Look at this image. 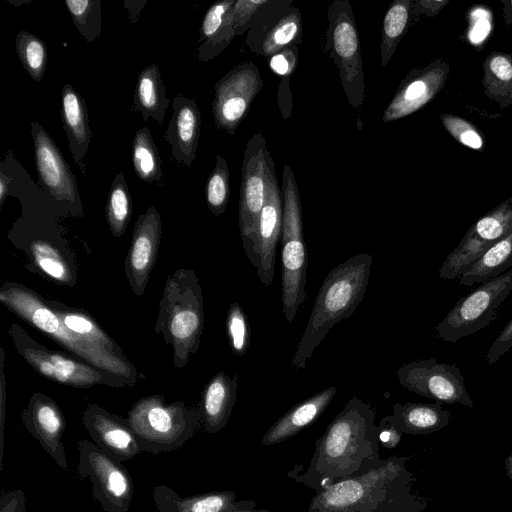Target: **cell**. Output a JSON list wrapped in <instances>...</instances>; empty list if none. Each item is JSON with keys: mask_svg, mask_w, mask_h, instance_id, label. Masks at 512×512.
Masks as SVG:
<instances>
[{"mask_svg": "<svg viewBox=\"0 0 512 512\" xmlns=\"http://www.w3.org/2000/svg\"><path fill=\"white\" fill-rule=\"evenodd\" d=\"M374 407L352 397L316 440L308 467L296 465L287 475L316 493L339 480L379 467L380 429Z\"/></svg>", "mask_w": 512, "mask_h": 512, "instance_id": "1", "label": "cell"}, {"mask_svg": "<svg viewBox=\"0 0 512 512\" xmlns=\"http://www.w3.org/2000/svg\"><path fill=\"white\" fill-rule=\"evenodd\" d=\"M407 460L391 456L370 472L337 481L313 496L308 512H416Z\"/></svg>", "mask_w": 512, "mask_h": 512, "instance_id": "2", "label": "cell"}, {"mask_svg": "<svg viewBox=\"0 0 512 512\" xmlns=\"http://www.w3.org/2000/svg\"><path fill=\"white\" fill-rule=\"evenodd\" d=\"M372 262L371 254L360 253L327 274L292 358V367L296 370L306 367L315 349L334 325L356 311L368 286Z\"/></svg>", "mask_w": 512, "mask_h": 512, "instance_id": "3", "label": "cell"}, {"mask_svg": "<svg viewBox=\"0 0 512 512\" xmlns=\"http://www.w3.org/2000/svg\"><path fill=\"white\" fill-rule=\"evenodd\" d=\"M203 327L199 279L193 269L179 268L166 280L154 328L172 347L175 367L186 366L189 357L198 351Z\"/></svg>", "mask_w": 512, "mask_h": 512, "instance_id": "4", "label": "cell"}, {"mask_svg": "<svg viewBox=\"0 0 512 512\" xmlns=\"http://www.w3.org/2000/svg\"><path fill=\"white\" fill-rule=\"evenodd\" d=\"M127 419L141 451L155 455L181 448L202 426L199 408L167 404L162 395L139 399Z\"/></svg>", "mask_w": 512, "mask_h": 512, "instance_id": "5", "label": "cell"}, {"mask_svg": "<svg viewBox=\"0 0 512 512\" xmlns=\"http://www.w3.org/2000/svg\"><path fill=\"white\" fill-rule=\"evenodd\" d=\"M282 180V311L287 322L292 323L306 299L307 258L299 189L288 164L284 165Z\"/></svg>", "mask_w": 512, "mask_h": 512, "instance_id": "6", "label": "cell"}, {"mask_svg": "<svg viewBox=\"0 0 512 512\" xmlns=\"http://www.w3.org/2000/svg\"><path fill=\"white\" fill-rule=\"evenodd\" d=\"M328 28L324 51L338 68L341 87L354 110L365 98L361 45L352 7L348 0H335L327 9Z\"/></svg>", "mask_w": 512, "mask_h": 512, "instance_id": "7", "label": "cell"}, {"mask_svg": "<svg viewBox=\"0 0 512 512\" xmlns=\"http://www.w3.org/2000/svg\"><path fill=\"white\" fill-rule=\"evenodd\" d=\"M0 302L19 318L50 337L76 357L114 375L110 364L89 345L71 333L47 301L34 290L19 283L4 282L0 288Z\"/></svg>", "mask_w": 512, "mask_h": 512, "instance_id": "8", "label": "cell"}, {"mask_svg": "<svg viewBox=\"0 0 512 512\" xmlns=\"http://www.w3.org/2000/svg\"><path fill=\"white\" fill-rule=\"evenodd\" d=\"M9 335L17 353L43 377L75 388L104 384L120 388L127 385L115 375L59 351H52L33 339L21 326L12 324Z\"/></svg>", "mask_w": 512, "mask_h": 512, "instance_id": "9", "label": "cell"}, {"mask_svg": "<svg viewBox=\"0 0 512 512\" xmlns=\"http://www.w3.org/2000/svg\"><path fill=\"white\" fill-rule=\"evenodd\" d=\"M512 290V268L481 283L460 298L435 330L440 339L456 343L490 325L501 303Z\"/></svg>", "mask_w": 512, "mask_h": 512, "instance_id": "10", "label": "cell"}, {"mask_svg": "<svg viewBox=\"0 0 512 512\" xmlns=\"http://www.w3.org/2000/svg\"><path fill=\"white\" fill-rule=\"evenodd\" d=\"M275 163L261 132L246 143L241 167L239 197V230L246 253L254 239L260 212L264 205L269 179Z\"/></svg>", "mask_w": 512, "mask_h": 512, "instance_id": "11", "label": "cell"}, {"mask_svg": "<svg viewBox=\"0 0 512 512\" xmlns=\"http://www.w3.org/2000/svg\"><path fill=\"white\" fill-rule=\"evenodd\" d=\"M79 459L77 476L89 478L92 496L104 512H128L134 493L130 473L94 442L80 440L77 443Z\"/></svg>", "mask_w": 512, "mask_h": 512, "instance_id": "12", "label": "cell"}, {"mask_svg": "<svg viewBox=\"0 0 512 512\" xmlns=\"http://www.w3.org/2000/svg\"><path fill=\"white\" fill-rule=\"evenodd\" d=\"M302 16L292 0H268L250 23L246 45L263 57L302 42Z\"/></svg>", "mask_w": 512, "mask_h": 512, "instance_id": "13", "label": "cell"}, {"mask_svg": "<svg viewBox=\"0 0 512 512\" xmlns=\"http://www.w3.org/2000/svg\"><path fill=\"white\" fill-rule=\"evenodd\" d=\"M262 87L260 71L250 61L237 64L221 77L215 84L212 102L216 128L233 136Z\"/></svg>", "mask_w": 512, "mask_h": 512, "instance_id": "14", "label": "cell"}, {"mask_svg": "<svg viewBox=\"0 0 512 512\" xmlns=\"http://www.w3.org/2000/svg\"><path fill=\"white\" fill-rule=\"evenodd\" d=\"M512 231V196L479 218L450 252L439 269L442 279L454 280L493 244Z\"/></svg>", "mask_w": 512, "mask_h": 512, "instance_id": "15", "label": "cell"}, {"mask_svg": "<svg viewBox=\"0 0 512 512\" xmlns=\"http://www.w3.org/2000/svg\"><path fill=\"white\" fill-rule=\"evenodd\" d=\"M396 374L402 387L420 396L440 404L473 406L464 376L455 364L438 363L430 357L403 364Z\"/></svg>", "mask_w": 512, "mask_h": 512, "instance_id": "16", "label": "cell"}, {"mask_svg": "<svg viewBox=\"0 0 512 512\" xmlns=\"http://www.w3.org/2000/svg\"><path fill=\"white\" fill-rule=\"evenodd\" d=\"M47 303L71 333L110 364L115 376L131 387L135 385L138 376L136 368L90 314L59 301L48 300Z\"/></svg>", "mask_w": 512, "mask_h": 512, "instance_id": "17", "label": "cell"}, {"mask_svg": "<svg viewBox=\"0 0 512 512\" xmlns=\"http://www.w3.org/2000/svg\"><path fill=\"white\" fill-rule=\"evenodd\" d=\"M283 201L276 171L269 179L268 193L259 215L256 233L245 253L256 268L262 284L270 286L274 279L276 249L282 233Z\"/></svg>", "mask_w": 512, "mask_h": 512, "instance_id": "18", "label": "cell"}, {"mask_svg": "<svg viewBox=\"0 0 512 512\" xmlns=\"http://www.w3.org/2000/svg\"><path fill=\"white\" fill-rule=\"evenodd\" d=\"M448 76L449 64L440 58L409 71L385 108L382 121L392 122L420 110L442 90Z\"/></svg>", "mask_w": 512, "mask_h": 512, "instance_id": "19", "label": "cell"}, {"mask_svg": "<svg viewBox=\"0 0 512 512\" xmlns=\"http://www.w3.org/2000/svg\"><path fill=\"white\" fill-rule=\"evenodd\" d=\"M162 223L159 212L150 206L135 225L124 270L133 293L144 294L150 274L156 263L160 246Z\"/></svg>", "mask_w": 512, "mask_h": 512, "instance_id": "20", "label": "cell"}, {"mask_svg": "<svg viewBox=\"0 0 512 512\" xmlns=\"http://www.w3.org/2000/svg\"><path fill=\"white\" fill-rule=\"evenodd\" d=\"M31 135L40 184L58 201L81 206L75 175L51 136L36 121L31 122Z\"/></svg>", "mask_w": 512, "mask_h": 512, "instance_id": "21", "label": "cell"}, {"mask_svg": "<svg viewBox=\"0 0 512 512\" xmlns=\"http://www.w3.org/2000/svg\"><path fill=\"white\" fill-rule=\"evenodd\" d=\"M21 419L26 430L46 453L60 468L67 470L68 463L62 443L66 420L59 405L44 393L35 392L22 410Z\"/></svg>", "mask_w": 512, "mask_h": 512, "instance_id": "22", "label": "cell"}, {"mask_svg": "<svg viewBox=\"0 0 512 512\" xmlns=\"http://www.w3.org/2000/svg\"><path fill=\"white\" fill-rule=\"evenodd\" d=\"M82 422L95 445L118 462L142 452L127 418L110 413L98 404H89Z\"/></svg>", "mask_w": 512, "mask_h": 512, "instance_id": "23", "label": "cell"}, {"mask_svg": "<svg viewBox=\"0 0 512 512\" xmlns=\"http://www.w3.org/2000/svg\"><path fill=\"white\" fill-rule=\"evenodd\" d=\"M172 116L165 132L174 159L187 167L193 164L199 144L201 113L195 100L179 93L172 101Z\"/></svg>", "mask_w": 512, "mask_h": 512, "instance_id": "24", "label": "cell"}, {"mask_svg": "<svg viewBox=\"0 0 512 512\" xmlns=\"http://www.w3.org/2000/svg\"><path fill=\"white\" fill-rule=\"evenodd\" d=\"M152 496L159 512H230L252 510L257 505L253 500H237L233 491H212L181 497L166 485L156 486Z\"/></svg>", "mask_w": 512, "mask_h": 512, "instance_id": "25", "label": "cell"}, {"mask_svg": "<svg viewBox=\"0 0 512 512\" xmlns=\"http://www.w3.org/2000/svg\"><path fill=\"white\" fill-rule=\"evenodd\" d=\"M336 393L337 388L331 386L294 405L266 431L261 444L270 446L282 443L311 426L330 405Z\"/></svg>", "mask_w": 512, "mask_h": 512, "instance_id": "26", "label": "cell"}, {"mask_svg": "<svg viewBox=\"0 0 512 512\" xmlns=\"http://www.w3.org/2000/svg\"><path fill=\"white\" fill-rule=\"evenodd\" d=\"M238 377L223 371L215 374L205 385L199 405L202 427L214 434L222 430L233 410L237 398Z\"/></svg>", "mask_w": 512, "mask_h": 512, "instance_id": "27", "label": "cell"}, {"mask_svg": "<svg viewBox=\"0 0 512 512\" xmlns=\"http://www.w3.org/2000/svg\"><path fill=\"white\" fill-rule=\"evenodd\" d=\"M61 119L74 162L83 169L91 141L88 110L83 97L70 84L62 88Z\"/></svg>", "mask_w": 512, "mask_h": 512, "instance_id": "28", "label": "cell"}, {"mask_svg": "<svg viewBox=\"0 0 512 512\" xmlns=\"http://www.w3.org/2000/svg\"><path fill=\"white\" fill-rule=\"evenodd\" d=\"M234 3L235 0L214 3L205 13L199 30V61L207 62L218 56L236 36L231 16Z\"/></svg>", "mask_w": 512, "mask_h": 512, "instance_id": "29", "label": "cell"}, {"mask_svg": "<svg viewBox=\"0 0 512 512\" xmlns=\"http://www.w3.org/2000/svg\"><path fill=\"white\" fill-rule=\"evenodd\" d=\"M382 419L401 434H427L445 426L450 412L440 403H395L393 413Z\"/></svg>", "mask_w": 512, "mask_h": 512, "instance_id": "30", "label": "cell"}, {"mask_svg": "<svg viewBox=\"0 0 512 512\" xmlns=\"http://www.w3.org/2000/svg\"><path fill=\"white\" fill-rule=\"evenodd\" d=\"M134 105L145 121L149 118L163 124L169 99L161 72L156 64L146 66L138 75Z\"/></svg>", "mask_w": 512, "mask_h": 512, "instance_id": "31", "label": "cell"}, {"mask_svg": "<svg viewBox=\"0 0 512 512\" xmlns=\"http://www.w3.org/2000/svg\"><path fill=\"white\" fill-rule=\"evenodd\" d=\"M512 268V231L490 246L468 270L458 277V284L473 286L496 278Z\"/></svg>", "mask_w": 512, "mask_h": 512, "instance_id": "32", "label": "cell"}, {"mask_svg": "<svg viewBox=\"0 0 512 512\" xmlns=\"http://www.w3.org/2000/svg\"><path fill=\"white\" fill-rule=\"evenodd\" d=\"M482 85L486 96L501 108L512 105V53L493 51L487 55Z\"/></svg>", "mask_w": 512, "mask_h": 512, "instance_id": "33", "label": "cell"}, {"mask_svg": "<svg viewBox=\"0 0 512 512\" xmlns=\"http://www.w3.org/2000/svg\"><path fill=\"white\" fill-rule=\"evenodd\" d=\"M411 5V0H394L384 15L380 42V64L382 67L388 65L408 29Z\"/></svg>", "mask_w": 512, "mask_h": 512, "instance_id": "34", "label": "cell"}, {"mask_svg": "<svg viewBox=\"0 0 512 512\" xmlns=\"http://www.w3.org/2000/svg\"><path fill=\"white\" fill-rule=\"evenodd\" d=\"M132 163L138 178L144 182L160 181L162 160L147 127L139 129L132 143Z\"/></svg>", "mask_w": 512, "mask_h": 512, "instance_id": "35", "label": "cell"}, {"mask_svg": "<svg viewBox=\"0 0 512 512\" xmlns=\"http://www.w3.org/2000/svg\"><path fill=\"white\" fill-rule=\"evenodd\" d=\"M132 215V198L127 187L124 175L118 173L110 186L105 216L107 224L113 236L124 235Z\"/></svg>", "mask_w": 512, "mask_h": 512, "instance_id": "36", "label": "cell"}, {"mask_svg": "<svg viewBox=\"0 0 512 512\" xmlns=\"http://www.w3.org/2000/svg\"><path fill=\"white\" fill-rule=\"evenodd\" d=\"M29 250L31 260L45 275L63 285H74L76 277L71 266L53 244L34 240Z\"/></svg>", "mask_w": 512, "mask_h": 512, "instance_id": "37", "label": "cell"}, {"mask_svg": "<svg viewBox=\"0 0 512 512\" xmlns=\"http://www.w3.org/2000/svg\"><path fill=\"white\" fill-rule=\"evenodd\" d=\"M18 59L30 77L39 82L42 80L48 62V49L46 44L37 36L20 31L15 39Z\"/></svg>", "mask_w": 512, "mask_h": 512, "instance_id": "38", "label": "cell"}, {"mask_svg": "<svg viewBox=\"0 0 512 512\" xmlns=\"http://www.w3.org/2000/svg\"><path fill=\"white\" fill-rule=\"evenodd\" d=\"M72 20L88 43L94 42L101 34V2L100 0H66Z\"/></svg>", "mask_w": 512, "mask_h": 512, "instance_id": "39", "label": "cell"}, {"mask_svg": "<svg viewBox=\"0 0 512 512\" xmlns=\"http://www.w3.org/2000/svg\"><path fill=\"white\" fill-rule=\"evenodd\" d=\"M205 197L208 209L216 216L222 215L230 198L229 169L226 160L218 155L215 167L209 174L205 185Z\"/></svg>", "mask_w": 512, "mask_h": 512, "instance_id": "40", "label": "cell"}, {"mask_svg": "<svg viewBox=\"0 0 512 512\" xmlns=\"http://www.w3.org/2000/svg\"><path fill=\"white\" fill-rule=\"evenodd\" d=\"M226 334L232 352L244 356L251 339V329L247 316L237 302H233L226 316Z\"/></svg>", "mask_w": 512, "mask_h": 512, "instance_id": "41", "label": "cell"}, {"mask_svg": "<svg viewBox=\"0 0 512 512\" xmlns=\"http://www.w3.org/2000/svg\"><path fill=\"white\" fill-rule=\"evenodd\" d=\"M440 119L445 130L457 142L470 149H482L484 145L482 135L469 121L462 117L448 113L442 114Z\"/></svg>", "mask_w": 512, "mask_h": 512, "instance_id": "42", "label": "cell"}, {"mask_svg": "<svg viewBox=\"0 0 512 512\" xmlns=\"http://www.w3.org/2000/svg\"><path fill=\"white\" fill-rule=\"evenodd\" d=\"M268 0H235L231 8L232 24L236 36L248 32L253 16Z\"/></svg>", "mask_w": 512, "mask_h": 512, "instance_id": "43", "label": "cell"}, {"mask_svg": "<svg viewBox=\"0 0 512 512\" xmlns=\"http://www.w3.org/2000/svg\"><path fill=\"white\" fill-rule=\"evenodd\" d=\"M299 61V49L297 46L285 48L270 57L269 66L271 70L281 76H290Z\"/></svg>", "mask_w": 512, "mask_h": 512, "instance_id": "44", "label": "cell"}, {"mask_svg": "<svg viewBox=\"0 0 512 512\" xmlns=\"http://www.w3.org/2000/svg\"><path fill=\"white\" fill-rule=\"evenodd\" d=\"M512 348V317L509 322L505 325L496 339L490 346L486 360L488 364H495L501 356H503L508 350Z\"/></svg>", "mask_w": 512, "mask_h": 512, "instance_id": "45", "label": "cell"}, {"mask_svg": "<svg viewBox=\"0 0 512 512\" xmlns=\"http://www.w3.org/2000/svg\"><path fill=\"white\" fill-rule=\"evenodd\" d=\"M449 3L448 0H415L411 5V17L426 15L428 17H435L445 5Z\"/></svg>", "mask_w": 512, "mask_h": 512, "instance_id": "46", "label": "cell"}, {"mask_svg": "<svg viewBox=\"0 0 512 512\" xmlns=\"http://www.w3.org/2000/svg\"><path fill=\"white\" fill-rule=\"evenodd\" d=\"M0 512H25V495L22 490L4 494L0 500Z\"/></svg>", "mask_w": 512, "mask_h": 512, "instance_id": "47", "label": "cell"}, {"mask_svg": "<svg viewBox=\"0 0 512 512\" xmlns=\"http://www.w3.org/2000/svg\"><path fill=\"white\" fill-rule=\"evenodd\" d=\"M380 429V443L384 446L394 447L396 446L401 438V433L393 426L381 419L378 425Z\"/></svg>", "mask_w": 512, "mask_h": 512, "instance_id": "48", "label": "cell"}, {"mask_svg": "<svg viewBox=\"0 0 512 512\" xmlns=\"http://www.w3.org/2000/svg\"><path fill=\"white\" fill-rule=\"evenodd\" d=\"M11 182V178L8 177L2 170L0 173V207H2L7 195L8 185Z\"/></svg>", "mask_w": 512, "mask_h": 512, "instance_id": "49", "label": "cell"}, {"mask_svg": "<svg viewBox=\"0 0 512 512\" xmlns=\"http://www.w3.org/2000/svg\"><path fill=\"white\" fill-rule=\"evenodd\" d=\"M501 3L503 4V14H504V20L507 26L512 25V1H504L502 0Z\"/></svg>", "mask_w": 512, "mask_h": 512, "instance_id": "50", "label": "cell"}, {"mask_svg": "<svg viewBox=\"0 0 512 512\" xmlns=\"http://www.w3.org/2000/svg\"><path fill=\"white\" fill-rule=\"evenodd\" d=\"M506 468H507V474L512 479V454L511 456L506 460Z\"/></svg>", "mask_w": 512, "mask_h": 512, "instance_id": "51", "label": "cell"}, {"mask_svg": "<svg viewBox=\"0 0 512 512\" xmlns=\"http://www.w3.org/2000/svg\"><path fill=\"white\" fill-rule=\"evenodd\" d=\"M230 512H273L268 509H252V510H235Z\"/></svg>", "mask_w": 512, "mask_h": 512, "instance_id": "52", "label": "cell"}]
</instances>
